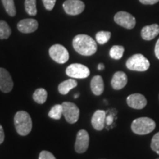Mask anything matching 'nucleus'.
Returning <instances> with one entry per match:
<instances>
[{"label": "nucleus", "instance_id": "nucleus-1", "mask_svg": "<svg viewBox=\"0 0 159 159\" xmlns=\"http://www.w3.org/2000/svg\"><path fill=\"white\" fill-rule=\"evenodd\" d=\"M72 45L77 53L84 56H91L97 50L96 41L89 35L84 34L76 35L73 39Z\"/></svg>", "mask_w": 159, "mask_h": 159}, {"label": "nucleus", "instance_id": "nucleus-2", "mask_svg": "<svg viewBox=\"0 0 159 159\" xmlns=\"http://www.w3.org/2000/svg\"><path fill=\"white\" fill-rule=\"evenodd\" d=\"M14 125L20 136H27L32 130L33 122L30 114L24 111H18L14 116Z\"/></svg>", "mask_w": 159, "mask_h": 159}, {"label": "nucleus", "instance_id": "nucleus-3", "mask_svg": "<svg viewBox=\"0 0 159 159\" xmlns=\"http://www.w3.org/2000/svg\"><path fill=\"white\" fill-rule=\"evenodd\" d=\"M156 128V122L149 117H140L134 119L131 124V130L138 135L150 134Z\"/></svg>", "mask_w": 159, "mask_h": 159}, {"label": "nucleus", "instance_id": "nucleus-4", "mask_svg": "<svg viewBox=\"0 0 159 159\" xmlns=\"http://www.w3.org/2000/svg\"><path fill=\"white\" fill-rule=\"evenodd\" d=\"M150 63L142 54H136L129 57L126 61L127 68L136 71H145L150 68Z\"/></svg>", "mask_w": 159, "mask_h": 159}, {"label": "nucleus", "instance_id": "nucleus-5", "mask_svg": "<svg viewBox=\"0 0 159 159\" xmlns=\"http://www.w3.org/2000/svg\"><path fill=\"white\" fill-rule=\"evenodd\" d=\"M49 54L51 58L60 64L66 63L69 61V54L67 49L61 44H54L49 48Z\"/></svg>", "mask_w": 159, "mask_h": 159}, {"label": "nucleus", "instance_id": "nucleus-6", "mask_svg": "<svg viewBox=\"0 0 159 159\" xmlns=\"http://www.w3.org/2000/svg\"><path fill=\"white\" fill-rule=\"evenodd\" d=\"M63 114L66 122L69 124H75L79 119L80 109L75 103L64 102L62 103Z\"/></svg>", "mask_w": 159, "mask_h": 159}, {"label": "nucleus", "instance_id": "nucleus-7", "mask_svg": "<svg viewBox=\"0 0 159 159\" xmlns=\"http://www.w3.org/2000/svg\"><path fill=\"white\" fill-rule=\"evenodd\" d=\"M66 73L72 78L84 79L90 75V70L88 67L80 63H72L66 69Z\"/></svg>", "mask_w": 159, "mask_h": 159}, {"label": "nucleus", "instance_id": "nucleus-8", "mask_svg": "<svg viewBox=\"0 0 159 159\" xmlns=\"http://www.w3.org/2000/svg\"><path fill=\"white\" fill-rule=\"evenodd\" d=\"M114 21L117 25L124 28L131 30L136 26V19L128 12L119 11L115 15Z\"/></svg>", "mask_w": 159, "mask_h": 159}, {"label": "nucleus", "instance_id": "nucleus-9", "mask_svg": "<svg viewBox=\"0 0 159 159\" xmlns=\"http://www.w3.org/2000/svg\"><path fill=\"white\" fill-rule=\"evenodd\" d=\"M63 7L67 14L76 16L84 11L85 4L80 0H66L63 2Z\"/></svg>", "mask_w": 159, "mask_h": 159}, {"label": "nucleus", "instance_id": "nucleus-10", "mask_svg": "<svg viewBox=\"0 0 159 159\" xmlns=\"http://www.w3.org/2000/svg\"><path fill=\"white\" fill-rule=\"evenodd\" d=\"M89 145V135L86 130H80L77 134L75 150L77 153H83L88 150Z\"/></svg>", "mask_w": 159, "mask_h": 159}, {"label": "nucleus", "instance_id": "nucleus-11", "mask_svg": "<svg viewBox=\"0 0 159 159\" xmlns=\"http://www.w3.org/2000/svg\"><path fill=\"white\" fill-rule=\"evenodd\" d=\"M13 88V81L10 73L4 68H0V90L9 93Z\"/></svg>", "mask_w": 159, "mask_h": 159}, {"label": "nucleus", "instance_id": "nucleus-12", "mask_svg": "<svg viewBox=\"0 0 159 159\" xmlns=\"http://www.w3.org/2000/svg\"><path fill=\"white\" fill-rule=\"evenodd\" d=\"M127 104L130 108L141 110L146 106L148 104V101L144 95L136 93V94L129 95L127 98Z\"/></svg>", "mask_w": 159, "mask_h": 159}, {"label": "nucleus", "instance_id": "nucleus-13", "mask_svg": "<svg viewBox=\"0 0 159 159\" xmlns=\"http://www.w3.org/2000/svg\"><path fill=\"white\" fill-rule=\"evenodd\" d=\"M39 23L35 19H27L20 21L17 25L19 31L22 33H31L38 29Z\"/></svg>", "mask_w": 159, "mask_h": 159}, {"label": "nucleus", "instance_id": "nucleus-14", "mask_svg": "<svg viewBox=\"0 0 159 159\" xmlns=\"http://www.w3.org/2000/svg\"><path fill=\"white\" fill-rule=\"evenodd\" d=\"M128 83V77L123 71H116L111 79V86L114 90H121Z\"/></svg>", "mask_w": 159, "mask_h": 159}, {"label": "nucleus", "instance_id": "nucleus-15", "mask_svg": "<svg viewBox=\"0 0 159 159\" xmlns=\"http://www.w3.org/2000/svg\"><path fill=\"white\" fill-rule=\"evenodd\" d=\"M105 120V112L102 110H97L91 118V125L96 130L100 131L104 128Z\"/></svg>", "mask_w": 159, "mask_h": 159}, {"label": "nucleus", "instance_id": "nucleus-16", "mask_svg": "<svg viewBox=\"0 0 159 159\" xmlns=\"http://www.w3.org/2000/svg\"><path fill=\"white\" fill-rule=\"evenodd\" d=\"M159 34V26L157 24L145 26L142 30L141 35L146 41H150L155 39Z\"/></svg>", "mask_w": 159, "mask_h": 159}, {"label": "nucleus", "instance_id": "nucleus-17", "mask_svg": "<svg viewBox=\"0 0 159 159\" xmlns=\"http://www.w3.org/2000/svg\"><path fill=\"white\" fill-rule=\"evenodd\" d=\"M104 82L102 77L100 75H96L93 77L91 80V89L92 93L96 96H99L104 91Z\"/></svg>", "mask_w": 159, "mask_h": 159}, {"label": "nucleus", "instance_id": "nucleus-18", "mask_svg": "<svg viewBox=\"0 0 159 159\" xmlns=\"http://www.w3.org/2000/svg\"><path fill=\"white\" fill-rule=\"evenodd\" d=\"M77 85V82L75 79H69L60 83L58 85V91L60 94L66 95L70 91L71 89H75Z\"/></svg>", "mask_w": 159, "mask_h": 159}, {"label": "nucleus", "instance_id": "nucleus-19", "mask_svg": "<svg viewBox=\"0 0 159 159\" xmlns=\"http://www.w3.org/2000/svg\"><path fill=\"white\" fill-rule=\"evenodd\" d=\"M33 98L35 102L39 104H43L47 99V91L44 89H38L33 93Z\"/></svg>", "mask_w": 159, "mask_h": 159}, {"label": "nucleus", "instance_id": "nucleus-20", "mask_svg": "<svg viewBox=\"0 0 159 159\" xmlns=\"http://www.w3.org/2000/svg\"><path fill=\"white\" fill-rule=\"evenodd\" d=\"M125 48L122 46L114 45L110 49V56L112 59L119 60L123 56Z\"/></svg>", "mask_w": 159, "mask_h": 159}, {"label": "nucleus", "instance_id": "nucleus-21", "mask_svg": "<svg viewBox=\"0 0 159 159\" xmlns=\"http://www.w3.org/2000/svg\"><path fill=\"white\" fill-rule=\"evenodd\" d=\"M63 115V106L62 104H57L55 105L52 108H51V110L49 111L48 116L50 118L55 119V120H59L61 118Z\"/></svg>", "mask_w": 159, "mask_h": 159}, {"label": "nucleus", "instance_id": "nucleus-22", "mask_svg": "<svg viewBox=\"0 0 159 159\" xmlns=\"http://www.w3.org/2000/svg\"><path fill=\"white\" fill-rule=\"evenodd\" d=\"M11 35V29L5 21H0V39H7Z\"/></svg>", "mask_w": 159, "mask_h": 159}, {"label": "nucleus", "instance_id": "nucleus-23", "mask_svg": "<svg viewBox=\"0 0 159 159\" xmlns=\"http://www.w3.org/2000/svg\"><path fill=\"white\" fill-rule=\"evenodd\" d=\"M25 11L30 16H34L37 14L36 0H25Z\"/></svg>", "mask_w": 159, "mask_h": 159}, {"label": "nucleus", "instance_id": "nucleus-24", "mask_svg": "<svg viewBox=\"0 0 159 159\" xmlns=\"http://www.w3.org/2000/svg\"><path fill=\"white\" fill-rule=\"evenodd\" d=\"M2 4L7 14L11 16H15L16 14L14 1L13 0H2Z\"/></svg>", "mask_w": 159, "mask_h": 159}, {"label": "nucleus", "instance_id": "nucleus-25", "mask_svg": "<svg viewBox=\"0 0 159 159\" xmlns=\"http://www.w3.org/2000/svg\"><path fill=\"white\" fill-rule=\"evenodd\" d=\"M111 36V32L99 31L96 34V40L99 44H105L110 40Z\"/></svg>", "mask_w": 159, "mask_h": 159}, {"label": "nucleus", "instance_id": "nucleus-26", "mask_svg": "<svg viewBox=\"0 0 159 159\" xmlns=\"http://www.w3.org/2000/svg\"><path fill=\"white\" fill-rule=\"evenodd\" d=\"M151 149L159 155V132L153 136L151 141Z\"/></svg>", "mask_w": 159, "mask_h": 159}, {"label": "nucleus", "instance_id": "nucleus-27", "mask_svg": "<svg viewBox=\"0 0 159 159\" xmlns=\"http://www.w3.org/2000/svg\"><path fill=\"white\" fill-rule=\"evenodd\" d=\"M39 159H56L54 155L47 150H43L40 152Z\"/></svg>", "mask_w": 159, "mask_h": 159}, {"label": "nucleus", "instance_id": "nucleus-28", "mask_svg": "<svg viewBox=\"0 0 159 159\" xmlns=\"http://www.w3.org/2000/svg\"><path fill=\"white\" fill-rule=\"evenodd\" d=\"M43 5L47 11H52L54 7L56 0H42Z\"/></svg>", "mask_w": 159, "mask_h": 159}, {"label": "nucleus", "instance_id": "nucleus-29", "mask_svg": "<svg viewBox=\"0 0 159 159\" xmlns=\"http://www.w3.org/2000/svg\"><path fill=\"white\" fill-rule=\"evenodd\" d=\"M139 2L144 5H154L158 2L159 0H139Z\"/></svg>", "mask_w": 159, "mask_h": 159}, {"label": "nucleus", "instance_id": "nucleus-30", "mask_svg": "<svg viewBox=\"0 0 159 159\" xmlns=\"http://www.w3.org/2000/svg\"><path fill=\"white\" fill-rule=\"evenodd\" d=\"M4 140H5V133H4L2 126L0 125V144L3 143Z\"/></svg>", "mask_w": 159, "mask_h": 159}, {"label": "nucleus", "instance_id": "nucleus-31", "mask_svg": "<svg viewBox=\"0 0 159 159\" xmlns=\"http://www.w3.org/2000/svg\"><path fill=\"white\" fill-rule=\"evenodd\" d=\"M155 55H156L157 58L159 59V39L157 41L156 47H155Z\"/></svg>", "mask_w": 159, "mask_h": 159}, {"label": "nucleus", "instance_id": "nucleus-32", "mask_svg": "<svg viewBox=\"0 0 159 159\" xmlns=\"http://www.w3.org/2000/svg\"><path fill=\"white\" fill-rule=\"evenodd\" d=\"M105 69V66L103 63H99L98 65V69L99 70H103Z\"/></svg>", "mask_w": 159, "mask_h": 159}, {"label": "nucleus", "instance_id": "nucleus-33", "mask_svg": "<svg viewBox=\"0 0 159 159\" xmlns=\"http://www.w3.org/2000/svg\"><path fill=\"white\" fill-rule=\"evenodd\" d=\"M78 95H79V94H77L76 95H75V98H77V97H78Z\"/></svg>", "mask_w": 159, "mask_h": 159}, {"label": "nucleus", "instance_id": "nucleus-34", "mask_svg": "<svg viewBox=\"0 0 159 159\" xmlns=\"http://www.w3.org/2000/svg\"><path fill=\"white\" fill-rule=\"evenodd\" d=\"M156 159H159V158H156Z\"/></svg>", "mask_w": 159, "mask_h": 159}]
</instances>
